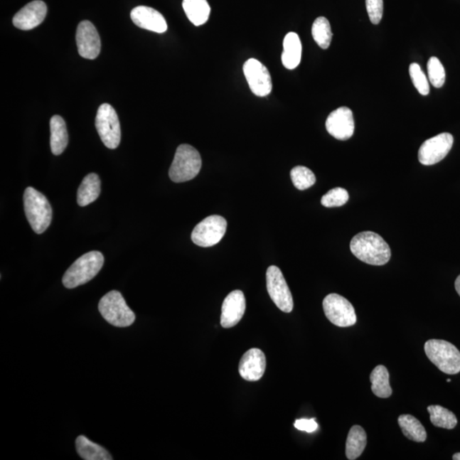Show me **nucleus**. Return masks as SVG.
Returning <instances> with one entry per match:
<instances>
[{
    "instance_id": "14",
    "label": "nucleus",
    "mask_w": 460,
    "mask_h": 460,
    "mask_svg": "<svg viewBox=\"0 0 460 460\" xmlns=\"http://www.w3.org/2000/svg\"><path fill=\"white\" fill-rule=\"evenodd\" d=\"M326 128L334 139L341 141L350 139L355 132V122L351 109L347 107H341L333 111L326 119Z\"/></svg>"
},
{
    "instance_id": "15",
    "label": "nucleus",
    "mask_w": 460,
    "mask_h": 460,
    "mask_svg": "<svg viewBox=\"0 0 460 460\" xmlns=\"http://www.w3.org/2000/svg\"><path fill=\"white\" fill-rule=\"evenodd\" d=\"M246 311V299L242 291H231L222 305L221 325L230 328L237 325Z\"/></svg>"
},
{
    "instance_id": "18",
    "label": "nucleus",
    "mask_w": 460,
    "mask_h": 460,
    "mask_svg": "<svg viewBox=\"0 0 460 460\" xmlns=\"http://www.w3.org/2000/svg\"><path fill=\"white\" fill-rule=\"evenodd\" d=\"M131 18L137 27L154 33H165L169 28L165 17L151 7L141 6L133 9Z\"/></svg>"
},
{
    "instance_id": "1",
    "label": "nucleus",
    "mask_w": 460,
    "mask_h": 460,
    "mask_svg": "<svg viewBox=\"0 0 460 460\" xmlns=\"http://www.w3.org/2000/svg\"><path fill=\"white\" fill-rule=\"evenodd\" d=\"M351 250L359 260L370 265H385L391 257L388 243L372 231L362 232L354 236L351 240Z\"/></svg>"
},
{
    "instance_id": "5",
    "label": "nucleus",
    "mask_w": 460,
    "mask_h": 460,
    "mask_svg": "<svg viewBox=\"0 0 460 460\" xmlns=\"http://www.w3.org/2000/svg\"><path fill=\"white\" fill-rule=\"evenodd\" d=\"M99 312L109 324L117 328H127L134 323L136 316L122 294L111 291L103 296L98 304Z\"/></svg>"
},
{
    "instance_id": "16",
    "label": "nucleus",
    "mask_w": 460,
    "mask_h": 460,
    "mask_svg": "<svg viewBox=\"0 0 460 460\" xmlns=\"http://www.w3.org/2000/svg\"><path fill=\"white\" fill-rule=\"evenodd\" d=\"M47 14V6L41 0L30 2L13 17L12 23L16 28L24 30L33 29L44 21Z\"/></svg>"
},
{
    "instance_id": "35",
    "label": "nucleus",
    "mask_w": 460,
    "mask_h": 460,
    "mask_svg": "<svg viewBox=\"0 0 460 460\" xmlns=\"http://www.w3.org/2000/svg\"><path fill=\"white\" fill-rule=\"evenodd\" d=\"M455 289H456L458 294L460 296V274L455 281Z\"/></svg>"
},
{
    "instance_id": "19",
    "label": "nucleus",
    "mask_w": 460,
    "mask_h": 460,
    "mask_svg": "<svg viewBox=\"0 0 460 460\" xmlns=\"http://www.w3.org/2000/svg\"><path fill=\"white\" fill-rule=\"evenodd\" d=\"M282 61L287 70H294L299 65L302 55V44L296 33H287L283 41Z\"/></svg>"
},
{
    "instance_id": "26",
    "label": "nucleus",
    "mask_w": 460,
    "mask_h": 460,
    "mask_svg": "<svg viewBox=\"0 0 460 460\" xmlns=\"http://www.w3.org/2000/svg\"><path fill=\"white\" fill-rule=\"evenodd\" d=\"M370 381L372 383L373 393L376 397L389 398L392 395V389L390 385V374L388 370L383 365L373 370L370 375Z\"/></svg>"
},
{
    "instance_id": "7",
    "label": "nucleus",
    "mask_w": 460,
    "mask_h": 460,
    "mask_svg": "<svg viewBox=\"0 0 460 460\" xmlns=\"http://www.w3.org/2000/svg\"><path fill=\"white\" fill-rule=\"evenodd\" d=\"M95 124L103 144L107 149H117L122 139V131L118 114L114 107L107 103L99 107Z\"/></svg>"
},
{
    "instance_id": "22",
    "label": "nucleus",
    "mask_w": 460,
    "mask_h": 460,
    "mask_svg": "<svg viewBox=\"0 0 460 460\" xmlns=\"http://www.w3.org/2000/svg\"><path fill=\"white\" fill-rule=\"evenodd\" d=\"M367 434L360 425H354L348 434L346 454L348 459L355 460L363 454L367 446Z\"/></svg>"
},
{
    "instance_id": "13",
    "label": "nucleus",
    "mask_w": 460,
    "mask_h": 460,
    "mask_svg": "<svg viewBox=\"0 0 460 460\" xmlns=\"http://www.w3.org/2000/svg\"><path fill=\"white\" fill-rule=\"evenodd\" d=\"M76 43L79 54L85 59L94 60L100 54V36L91 21H83L78 25Z\"/></svg>"
},
{
    "instance_id": "3",
    "label": "nucleus",
    "mask_w": 460,
    "mask_h": 460,
    "mask_svg": "<svg viewBox=\"0 0 460 460\" xmlns=\"http://www.w3.org/2000/svg\"><path fill=\"white\" fill-rule=\"evenodd\" d=\"M23 201L29 225L36 233H44L53 219V208L50 202L43 193L32 187L26 188Z\"/></svg>"
},
{
    "instance_id": "8",
    "label": "nucleus",
    "mask_w": 460,
    "mask_h": 460,
    "mask_svg": "<svg viewBox=\"0 0 460 460\" xmlns=\"http://www.w3.org/2000/svg\"><path fill=\"white\" fill-rule=\"evenodd\" d=\"M227 221L218 215H213L201 221L193 229V242L197 246L210 247L217 245L225 235Z\"/></svg>"
},
{
    "instance_id": "28",
    "label": "nucleus",
    "mask_w": 460,
    "mask_h": 460,
    "mask_svg": "<svg viewBox=\"0 0 460 460\" xmlns=\"http://www.w3.org/2000/svg\"><path fill=\"white\" fill-rule=\"evenodd\" d=\"M312 36L316 44L322 49H328L333 38L332 29L329 21L326 17L320 16L314 21Z\"/></svg>"
},
{
    "instance_id": "2",
    "label": "nucleus",
    "mask_w": 460,
    "mask_h": 460,
    "mask_svg": "<svg viewBox=\"0 0 460 460\" xmlns=\"http://www.w3.org/2000/svg\"><path fill=\"white\" fill-rule=\"evenodd\" d=\"M105 264V257L100 252L92 251L79 257L64 274V287L72 289L92 281Z\"/></svg>"
},
{
    "instance_id": "37",
    "label": "nucleus",
    "mask_w": 460,
    "mask_h": 460,
    "mask_svg": "<svg viewBox=\"0 0 460 460\" xmlns=\"http://www.w3.org/2000/svg\"><path fill=\"white\" fill-rule=\"evenodd\" d=\"M446 381H448L449 383V382H451V380H446Z\"/></svg>"
},
{
    "instance_id": "10",
    "label": "nucleus",
    "mask_w": 460,
    "mask_h": 460,
    "mask_svg": "<svg viewBox=\"0 0 460 460\" xmlns=\"http://www.w3.org/2000/svg\"><path fill=\"white\" fill-rule=\"evenodd\" d=\"M266 284L269 295L274 304L283 312H291L294 309V299L286 279L277 266L272 265L268 268Z\"/></svg>"
},
{
    "instance_id": "31",
    "label": "nucleus",
    "mask_w": 460,
    "mask_h": 460,
    "mask_svg": "<svg viewBox=\"0 0 460 460\" xmlns=\"http://www.w3.org/2000/svg\"><path fill=\"white\" fill-rule=\"evenodd\" d=\"M427 70L429 80L433 87L441 88L445 83L446 73L440 60L435 57L429 58Z\"/></svg>"
},
{
    "instance_id": "9",
    "label": "nucleus",
    "mask_w": 460,
    "mask_h": 460,
    "mask_svg": "<svg viewBox=\"0 0 460 460\" xmlns=\"http://www.w3.org/2000/svg\"><path fill=\"white\" fill-rule=\"evenodd\" d=\"M323 309L328 319L339 328H348L356 323L353 305L343 296L331 294L323 300Z\"/></svg>"
},
{
    "instance_id": "36",
    "label": "nucleus",
    "mask_w": 460,
    "mask_h": 460,
    "mask_svg": "<svg viewBox=\"0 0 460 460\" xmlns=\"http://www.w3.org/2000/svg\"><path fill=\"white\" fill-rule=\"evenodd\" d=\"M454 460H460V453L455 454L453 456Z\"/></svg>"
},
{
    "instance_id": "34",
    "label": "nucleus",
    "mask_w": 460,
    "mask_h": 460,
    "mask_svg": "<svg viewBox=\"0 0 460 460\" xmlns=\"http://www.w3.org/2000/svg\"><path fill=\"white\" fill-rule=\"evenodd\" d=\"M294 427L299 431L312 433L318 429V424L316 422V419H301L295 421Z\"/></svg>"
},
{
    "instance_id": "30",
    "label": "nucleus",
    "mask_w": 460,
    "mask_h": 460,
    "mask_svg": "<svg viewBox=\"0 0 460 460\" xmlns=\"http://www.w3.org/2000/svg\"><path fill=\"white\" fill-rule=\"evenodd\" d=\"M349 193L343 188L331 189L321 198V205L325 208H339L346 205L349 200Z\"/></svg>"
},
{
    "instance_id": "17",
    "label": "nucleus",
    "mask_w": 460,
    "mask_h": 460,
    "mask_svg": "<svg viewBox=\"0 0 460 460\" xmlns=\"http://www.w3.org/2000/svg\"><path fill=\"white\" fill-rule=\"evenodd\" d=\"M266 368V358L260 349L249 350L240 359V375L247 381H257L264 376Z\"/></svg>"
},
{
    "instance_id": "21",
    "label": "nucleus",
    "mask_w": 460,
    "mask_h": 460,
    "mask_svg": "<svg viewBox=\"0 0 460 460\" xmlns=\"http://www.w3.org/2000/svg\"><path fill=\"white\" fill-rule=\"evenodd\" d=\"M101 193V181L95 173L85 176L77 193L79 205H88L97 199Z\"/></svg>"
},
{
    "instance_id": "32",
    "label": "nucleus",
    "mask_w": 460,
    "mask_h": 460,
    "mask_svg": "<svg viewBox=\"0 0 460 460\" xmlns=\"http://www.w3.org/2000/svg\"><path fill=\"white\" fill-rule=\"evenodd\" d=\"M410 74L412 83H414V85L415 88L418 90V92L421 95H423V96H427L429 93L428 80L418 63L411 64L410 67Z\"/></svg>"
},
{
    "instance_id": "25",
    "label": "nucleus",
    "mask_w": 460,
    "mask_h": 460,
    "mask_svg": "<svg viewBox=\"0 0 460 460\" xmlns=\"http://www.w3.org/2000/svg\"><path fill=\"white\" fill-rule=\"evenodd\" d=\"M398 424L402 432L407 439L424 442L427 440V433L422 424L415 417L410 414H402L398 418Z\"/></svg>"
},
{
    "instance_id": "12",
    "label": "nucleus",
    "mask_w": 460,
    "mask_h": 460,
    "mask_svg": "<svg viewBox=\"0 0 460 460\" xmlns=\"http://www.w3.org/2000/svg\"><path fill=\"white\" fill-rule=\"evenodd\" d=\"M245 77H246L249 87L253 94L257 97L268 96L272 91V80L268 68L259 60L250 58L243 66Z\"/></svg>"
},
{
    "instance_id": "33",
    "label": "nucleus",
    "mask_w": 460,
    "mask_h": 460,
    "mask_svg": "<svg viewBox=\"0 0 460 460\" xmlns=\"http://www.w3.org/2000/svg\"><path fill=\"white\" fill-rule=\"evenodd\" d=\"M366 7L371 23L375 25L380 23L384 11L383 0H366Z\"/></svg>"
},
{
    "instance_id": "24",
    "label": "nucleus",
    "mask_w": 460,
    "mask_h": 460,
    "mask_svg": "<svg viewBox=\"0 0 460 460\" xmlns=\"http://www.w3.org/2000/svg\"><path fill=\"white\" fill-rule=\"evenodd\" d=\"M77 453L85 460H112L113 457L105 448L90 441L84 436L76 439Z\"/></svg>"
},
{
    "instance_id": "6",
    "label": "nucleus",
    "mask_w": 460,
    "mask_h": 460,
    "mask_svg": "<svg viewBox=\"0 0 460 460\" xmlns=\"http://www.w3.org/2000/svg\"><path fill=\"white\" fill-rule=\"evenodd\" d=\"M427 358L442 373L457 374L460 372V351L453 343L440 339H431L424 343Z\"/></svg>"
},
{
    "instance_id": "29",
    "label": "nucleus",
    "mask_w": 460,
    "mask_h": 460,
    "mask_svg": "<svg viewBox=\"0 0 460 460\" xmlns=\"http://www.w3.org/2000/svg\"><path fill=\"white\" fill-rule=\"evenodd\" d=\"M291 178L294 186L299 191H305L313 186L316 181V176L307 167L295 166L291 171Z\"/></svg>"
},
{
    "instance_id": "11",
    "label": "nucleus",
    "mask_w": 460,
    "mask_h": 460,
    "mask_svg": "<svg viewBox=\"0 0 460 460\" xmlns=\"http://www.w3.org/2000/svg\"><path fill=\"white\" fill-rule=\"evenodd\" d=\"M454 144V137L450 133L432 137L421 145L419 150V161L424 166H432L444 160L448 156Z\"/></svg>"
},
{
    "instance_id": "20",
    "label": "nucleus",
    "mask_w": 460,
    "mask_h": 460,
    "mask_svg": "<svg viewBox=\"0 0 460 460\" xmlns=\"http://www.w3.org/2000/svg\"><path fill=\"white\" fill-rule=\"evenodd\" d=\"M50 149L54 156H60L66 149L68 144V134L66 123L59 115L50 119Z\"/></svg>"
},
{
    "instance_id": "27",
    "label": "nucleus",
    "mask_w": 460,
    "mask_h": 460,
    "mask_svg": "<svg viewBox=\"0 0 460 460\" xmlns=\"http://www.w3.org/2000/svg\"><path fill=\"white\" fill-rule=\"evenodd\" d=\"M429 414V419L433 425L436 427L444 428L446 429H453L456 427L458 420L454 412L446 410V408L432 405L427 408Z\"/></svg>"
},
{
    "instance_id": "23",
    "label": "nucleus",
    "mask_w": 460,
    "mask_h": 460,
    "mask_svg": "<svg viewBox=\"0 0 460 460\" xmlns=\"http://www.w3.org/2000/svg\"><path fill=\"white\" fill-rule=\"evenodd\" d=\"M183 8L193 25H203L209 19L210 7L208 0H183Z\"/></svg>"
},
{
    "instance_id": "4",
    "label": "nucleus",
    "mask_w": 460,
    "mask_h": 460,
    "mask_svg": "<svg viewBox=\"0 0 460 460\" xmlns=\"http://www.w3.org/2000/svg\"><path fill=\"white\" fill-rule=\"evenodd\" d=\"M201 166L200 154L196 149L188 144L180 145L170 167V178L174 183L191 181L199 174Z\"/></svg>"
}]
</instances>
